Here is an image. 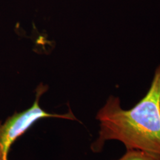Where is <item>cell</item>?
<instances>
[{
  "label": "cell",
  "mask_w": 160,
  "mask_h": 160,
  "mask_svg": "<svg viewBox=\"0 0 160 160\" xmlns=\"http://www.w3.org/2000/svg\"><path fill=\"white\" fill-rule=\"evenodd\" d=\"M98 139L93 152L109 140H117L127 150H139L160 157V65L156 68L145 97L129 110H124L119 97L111 96L97 112Z\"/></svg>",
  "instance_id": "1"
},
{
  "label": "cell",
  "mask_w": 160,
  "mask_h": 160,
  "mask_svg": "<svg viewBox=\"0 0 160 160\" xmlns=\"http://www.w3.org/2000/svg\"><path fill=\"white\" fill-rule=\"evenodd\" d=\"M117 160H160V157L139 150H127L125 154Z\"/></svg>",
  "instance_id": "3"
},
{
  "label": "cell",
  "mask_w": 160,
  "mask_h": 160,
  "mask_svg": "<svg viewBox=\"0 0 160 160\" xmlns=\"http://www.w3.org/2000/svg\"><path fill=\"white\" fill-rule=\"evenodd\" d=\"M47 90V85L40 84L36 90L35 100L31 107L21 112H15L4 122L0 121V160H9V151L16 140L40 119L51 117L77 121V119L71 110L67 113L57 114L48 113L42 108L39 100Z\"/></svg>",
  "instance_id": "2"
}]
</instances>
